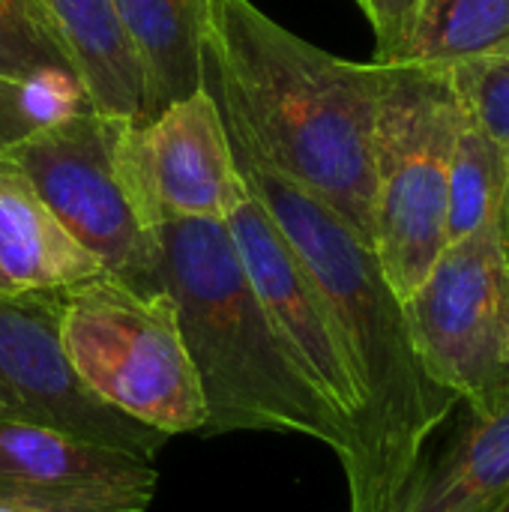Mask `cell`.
Here are the masks:
<instances>
[{
  "mask_svg": "<svg viewBox=\"0 0 509 512\" xmlns=\"http://www.w3.org/2000/svg\"><path fill=\"white\" fill-rule=\"evenodd\" d=\"M102 273L33 183L0 165V294H57Z\"/></svg>",
  "mask_w": 509,
  "mask_h": 512,
  "instance_id": "4fadbf2b",
  "label": "cell"
},
{
  "mask_svg": "<svg viewBox=\"0 0 509 512\" xmlns=\"http://www.w3.org/2000/svg\"><path fill=\"white\" fill-rule=\"evenodd\" d=\"M509 213V147L465 105L447 186V243L462 240Z\"/></svg>",
  "mask_w": 509,
  "mask_h": 512,
  "instance_id": "e0dca14e",
  "label": "cell"
},
{
  "mask_svg": "<svg viewBox=\"0 0 509 512\" xmlns=\"http://www.w3.org/2000/svg\"><path fill=\"white\" fill-rule=\"evenodd\" d=\"M144 72V120L204 87L210 0H111Z\"/></svg>",
  "mask_w": 509,
  "mask_h": 512,
  "instance_id": "5bb4252c",
  "label": "cell"
},
{
  "mask_svg": "<svg viewBox=\"0 0 509 512\" xmlns=\"http://www.w3.org/2000/svg\"><path fill=\"white\" fill-rule=\"evenodd\" d=\"M507 498L509 393L486 414L456 405L447 441L426 450L393 512H492Z\"/></svg>",
  "mask_w": 509,
  "mask_h": 512,
  "instance_id": "7c38bea8",
  "label": "cell"
},
{
  "mask_svg": "<svg viewBox=\"0 0 509 512\" xmlns=\"http://www.w3.org/2000/svg\"><path fill=\"white\" fill-rule=\"evenodd\" d=\"M357 3H363V0H357Z\"/></svg>",
  "mask_w": 509,
  "mask_h": 512,
  "instance_id": "cb8c5ba5",
  "label": "cell"
},
{
  "mask_svg": "<svg viewBox=\"0 0 509 512\" xmlns=\"http://www.w3.org/2000/svg\"><path fill=\"white\" fill-rule=\"evenodd\" d=\"M462 111L465 102L450 72L381 66L372 141V246L402 303L447 246L450 156Z\"/></svg>",
  "mask_w": 509,
  "mask_h": 512,
  "instance_id": "5b68a950",
  "label": "cell"
},
{
  "mask_svg": "<svg viewBox=\"0 0 509 512\" xmlns=\"http://www.w3.org/2000/svg\"><path fill=\"white\" fill-rule=\"evenodd\" d=\"M150 456L36 423H0V501L33 512H150Z\"/></svg>",
  "mask_w": 509,
  "mask_h": 512,
  "instance_id": "8fae6325",
  "label": "cell"
},
{
  "mask_svg": "<svg viewBox=\"0 0 509 512\" xmlns=\"http://www.w3.org/2000/svg\"><path fill=\"white\" fill-rule=\"evenodd\" d=\"M156 240L162 288L174 300L207 405L198 435H306L345 465L354 453V426L294 363L240 264L225 219H168L156 225Z\"/></svg>",
  "mask_w": 509,
  "mask_h": 512,
  "instance_id": "3957f363",
  "label": "cell"
},
{
  "mask_svg": "<svg viewBox=\"0 0 509 512\" xmlns=\"http://www.w3.org/2000/svg\"><path fill=\"white\" fill-rule=\"evenodd\" d=\"M468 111L509 147V48L450 72Z\"/></svg>",
  "mask_w": 509,
  "mask_h": 512,
  "instance_id": "ffe728a7",
  "label": "cell"
},
{
  "mask_svg": "<svg viewBox=\"0 0 509 512\" xmlns=\"http://www.w3.org/2000/svg\"><path fill=\"white\" fill-rule=\"evenodd\" d=\"M204 60L228 135L372 243L381 66L294 36L252 0H210Z\"/></svg>",
  "mask_w": 509,
  "mask_h": 512,
  "instance_id": "7a4b0ae2",
  "label": "cell"
},
{
  "mask_svg": "<svg viewBox=\"0 0 509 512\" xmlns=\"http://www.w3.org/2000/svg\"><path fill=\"white\" fill-rule=\"evenodd\" d=\"M492 512H509V498L507 501H504V504H501V507H495V510Z\"/></svg>",
  "mask_w": 509,
  "mask_h": 512,
  "instance_id": "603a6c76",
  "label": "cell"
},
{
  "mask_svg": "<svg viewBox=\"0 0 509 512\" xmlns=\"http://www.w3.org/2000/svg\"><path fill=\"white\" fill-rule=\"evenodd\" d=\"M39 66L75 69L42 0H0V72L24 75Z\"/></svg>",
  "mask_w": 509,
  "mask_h": 512,
  "instance_id": "d6986e66",
  "label": "cell"
},
{
  "mask_svg": "<svg viewBox=\"0 0 509 512\" xmlns=\"http://www.w3.org/2000/svg\"><path fill=\"white\" fill-rule=\"evenodd\" d=\"M420 0H363L360 9L366 12L372 30H375V60L372 63H396V57L402 54L411 24H414V12H417Z\"/></svg>",
  "mask_w": 509,
  "mask_h": 512,
  "instance_id": "44dd1931",
  "label": "cell"
},
{
  "mask_svg": "<svg viewBox=\"0 0 509 512\" xmlns=\"http://www.w3.org/2000/svg\"><path fill=\"white\" fill-rule=\"evenodd\" d=\"M87 111L96 108L81 75L69 66H39L24 75L0 72V153Z\"/></svg>",
  "mask_w": 509,
  "mask_h": 512,
  "instance_id": "ac0fdd59",
  "label": "cell"
},
{
  "mask_svg": "<svg viewBox=\"0 0 509 512\" xmlns=\"http://www.w3.org/2000/svg\"><path fill=\"white\" fill-rule=\"evenodd\" d=\"M60 345L87 393L165 435H198L207 405L168 291L108 273L60 291Z\"/></svg>",
  "mask_w": 509,
  "mask_h": 512,
  "instance_id": "277c9868",
  "label": "cell"
},
{
  "mask_svg": "<svg viewBox=\"0 0 509 512\" xmlns=\"http://www.w3.org/2000/svg\"><path fill=\"white\" fill-rule=\"evenodd\" d=\"M0 423H36L150 459L171 441L81 387L60 345V291L0 294Z\"/></svg>",
  "mask_w": 509,
  "mask_h": 512,
  "instance_id": "9c48e42d",
  "label": "cell"
},
{
  "mask_svg": "<svg viewBox=\"0 0 509 512\" xmlns=\"http://www.w3.org/2000/svg\"><path fill=\"white\" fill-rule=\"evenodd\" d=\"M117 159L153 231L168 219H225L246 192L222 111L207 87L150 120H126Z\"/></svg>",
  "mask_w": 509,
  "mask_h": 512,
  "instance_id": "ba28073f",
  "label": "cell"
},
{
  "mask_svg": "<svg viewBox=\"0 0 509 512\" xmlns=\"http://www.w3.org/2000/svg\"><path fill=\"white\" fill-rule=\"evenodd\" d=\"M225 225L255 294L294 363L321 399L357 432L363 414L360 381L309 270L249 189L225 216Z\"/></svg>",
  "mask_w": 509,
  "mask_h": 512,
  "instance_id": "30bf717a",
  "label": "cell"
},
{
  "mask_svg": "<svg viewBox=\"0 0 509 512\" xmlns=\"http://www.w3.org/2000/svg\"><path fill=\"white\" fill-rule=\"evenodd\" d=\"M96 111L144 120V72L111 0H42Z\"/></svg>",
  "mask_w": 509,
  "mask_h": 512,
  "instance_id": "9a60e30c",
  "label": "cell"
},
{
  "mask_svg": "<svg viewBox=\"0 0 509 512\" xmlns=\"http://www.w3.org/2000/svg\"><path fill=\"white\" fill-rule=\"evenodd\" d=\"M231 150L246 189L267 207L321 291L360 381L363 414L354 453L342 465L351 512H393L459 399L426 375L405 306L387 282L375 246L330 204L273 171L243 141L231 138Z\"/></svg>",
  "mask_w": 509,
  "mask_h": 512,
  "instance_id": "6da1fadb",
  "label": "cell"
},
{
  "mask_svg": "<svg viewBox=\"0 0 509 512\" xmlns=\"http://www.w3.org/2000/svg\"><path fill=\"white\" fill-rule=\"evenodd\" d=\"M426 375L486 414L509 393V213L444 246L402 303Z\"/></svg>",
  "mask_w": 509,
  "mask_h": 512,
  "instance_id": "8992f818",
  "label": "cell"
},
{
  "mask_svg": "<svg viewBox=\"0 0 509 512\" xmlns=\"http://www.w3.org/2000/svg\"><path fill=\"white\" fill-rule=\"evenodd\" d=\"M0 512H33V510H24V507H15V504H6V501H0Z\"/></svg>",
  "mask_w": 509,
  "mask_h": 512,
  "instance_id": "7402d4cb",
  "label": "cell"
},
{
  "mask_svg": "<svg viewBox=\"0 0 509 512\" xmlns=\"http://www.w3.org/2000/svg\"><path fill=\"white\" fill-rule=\"evenodd\" d=\"M123 117L78 114L0 153V165L24 174L63 228L102 264L138 291H162L156 231L141 219L117 159Z\"/></svg>",
  "mask_w": 509,
  "mask_h": 512,
  "instance_id": "52a82bcc",
  "label": "cell"
},
{
  "mask_svg": "<svg viewBox=\"0 0 509 512\" xmlns=\"http://www.w3.org/2000/svg\"><path fill=\"white\" fill-rule=\"evenodd\" d=\"M507 48L509 0H420L396 63L453 72Z\"/></svg>",
  "mask_w": 509,
  "mask_h": 512,
  "instance_id": "2e32d148",
  "label": "cell"
}]
</instances>
